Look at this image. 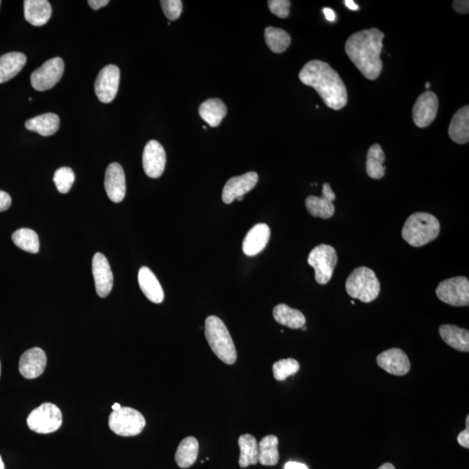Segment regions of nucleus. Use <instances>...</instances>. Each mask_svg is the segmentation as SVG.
Segmentation results:
<instances>
[{
  "instance_id": "obj_1",
  "label": "nucleus",
  "mask_w": 469,
  "mask_h": 469,
  "mask_svg": "<svg viewBox=\"0 0 469 469\" xmlns=\"http://www.w3.org/2000/svg\"><path fill=\"white\" fill-rule=\"evenodd\" d=\"M299 79L314 88L329 108L339 111L348 103V91L338 73L328 63L311 60L299 72Z\"/></svg>"
},
{
  "instance_id": "obj_2",
  "label": "nucleus",
  "mask_w": 469,
  "mask_h": 469,
  "mask_svg": "<svg viewBox=\"0 0 469 469\" xmlns=\"http://www.w3.org/2000/svg\"><path fill=\"white\" fill-rule=\"evenodd\" d=\"M384 33L378 28L360 30L348 38L346 55L365 78L375 80L383 71L380 55L383 48Z\"/></svg>"
},
{
  "instance_id": "obj_3",
  "label": "nucleus",
  "mask_w": 469,
  "mask_h": 469,
  "mask_svg": "<svg viewBox=\"0 0 469 469\" xmlns=\"http://www.w3.org/2000/svg\"><path fill=\"white\" fill-rule=\"evenodd\" d=\"M440 229V222L433 215L415 213L407 219L402 227V237L413 247L420 248L436 239Z\"/></svg>"
},
{
  "instance_id": "obj_4",
  "label": "nucleus",
  "mask_w": 469,
  "mask_h": 469,
  "mask_svg": "<svg viewBox=\"0 0 469 469\" xmlns=\"http://www.w3.org/2000/svg\"><path fill=\"white\" fill-rule=\"evenodd\" d=\"M205 337L215 355L225 363H236L237 354L228 329L220 318L210 316L205 320Z\"/></svg>"
},
{
  "instance_id": "obj_5",
  "label": "nucleus",
  "mask_w": 469,
  "mask_h": 469,
  "mask_svg": "<svg viewBox=\"0 0 469 469\" xmlns=\"http://www.w3.org/2000/svg\"><path fill=\"white\" fill-rule=\"evenodd\" d=\"M346 291L349 297L368 303L378 298L380 284L371 269L359 267L355 269L346 281Z\"/></svg>"
},
{
  "instance_id": "obj_6",
  "label": "nucleus",
  "mask_w": 469,
  "mask_h": 469,
  "mask_svg": "<svg viewBox=\"0 0 469 469\" xmlns=\"http://www.w3.org/2000/svg\"><path fill=\"white\" fill-rule=\"evenodd\" d=\"M146 425L144 415L132 407H123L110 414L109 426L120 436H135L143 431Z\"/></svg>"
},
{
  "instance_id": "obj_7",
  "label": "nucleus",
  "mask_w": 469,
  "mask_h": 469,
  "mask_svg": "<svg viewBox=\"0 0 469 469\" xmlns=\"http://www.w3.org/2000/svg\"><path fill=\"white\" fill-rule=\"evenodd\" d=\"M337 261V254L332 246L320 244L310 252L307 264L314 269L318 284L324 286L332 280Z\"/></svg>"
},
{
  "instance_id": "obj_8",
  "label": "nucleus",
  "mask_w": 469,
  "mask_h": 469,
  "mask_svg": "<svg viewBox=\"0 0 469 469\" xmlns=\"http://www.w3.org/2000/svg\"><path fill=\"white\" fill-rule=\"evenodd\" d=\"M62 413L55 405L45 402L30 413L28 425L30 430L38 434L57 431L62 425Z\"/></svg>"
},
{
  "instance_id": "obj_9",
  "label": "nucleus",
  "mask_w": 469,
  "mask_h": 469,
  "mask_svg": "<svg viewBox=\"0 0 469 469\" xmlns=\"http://www.w3.org/2000/svg\"><path fill=\"white\" fill-rule=\"evenodd\" d=\"M436 293L441 302L455 307L469 305V281L465 276H456L442 281Z\"/></svg>"
},
{
  "instance_id": "obj_10",
  "label": "nucleus",
  "mask_w": 469,
  "mask_h": 469,
  "mask_svg": "<svg viewBox=\"0 0 469 469\" xmlns=\"http://www.w3.org/2000/svg\"><path fill=\"white\" fill-rule=\"evenodd\" d=\"M64 63L61 57H53L30 75V84L34 89L45 91L55 87L62 79Z\"/></svg>"
},
{
  "instance_id": "obj_11",
  "label": "nucleus",
  "mask_w": 469,
  "mask_h": 469,
  "mask_svg": "<svg viewBox=\"0 0 469 469\" xmlns=\"http://www.w3.org/2000/svg\"><path fill=\"white\" fill-rule=\"evenodd\" d=\"M119 82H120V70L116 65L109 64L99 72L95 82V92L99 101L105 103L113 102L116 98Z\"/></svg>"
},
{
  "instance_id": "obj_12",
  "label": "nucleus",
  "mask_w": 469,
  "mask_h": 469,
  "mask_svg": "<svg viewBox=\"0 0 469 469\" xmlns=\"http://www.w3.org/2000/svg\"><path fill=\"white\" fill-rule=\"evenodd\" d=\"M439 101L436 94L426 91L419 96L415 101L412 114L414 125L419 128H426L436 118Z\"/></svg>"
},
{
  "instance_id": "obj_13",
  "label": "nucleus",
  "mask_w": 469,
  "mask_h": 469,
  "mask_svg": "<svg viewBox=\"0 0 469 469\" xmlns=\"http://www.w3.org/2000/svg\"><path fill=\"white\" fill-rule=\"evenodd\" d=\"M165 164H166V154L164 149L156 140L149 141L146 144L143 153V167L145 174L152 179H159L162 176Z\"/></svg>"
},
{
  "instance_id": "obj_14",
  "label": "nucleus",
  "mask_w": 469,
  "mask_h": 469,
  "mask_svg": "<svg viewBox=\"0 0 469 469\" xmlns=\"http://www.w3.org/2000/svg\"><path fill=\"white\" fill-rule=\"evenodd\" d=\"M92 274L98 295L107 297L113 290L114 279L108 260L102 253H96L92 259Z\"/></svg>"
},
{
  "instance_id": "obj_15",
  "label": "nucleus",
  "mask_w": 469,
  "mask_h": 469,
  "mask_svg": "<svg viewBox=\"0 0 469 469\" xmlns=\"http://www.w3.org/2000/svg\"><path fill=\"white\" fill-rule=\"evenodd\" d=\"M259 182L257 173L251 171L228 180L222 190V199L226 205H230L238 198L244 197L251 191Z\"/></svg>"
},
{
  "instance_id": "obj_16",
  "label": "nucleus",
  "mask_w": 469,
  "mask_h": 469,
  "mask_svg": "<svg viewBox=\"0 0 469 469\" xmlns=\"http://www.w3.org/2000/svg\"><path fill=\"white\" fill-rule=\"evenodd\" d=\"M380 368L388 374L403 376L409 372L410 361L401 349L393 348L383 351L376 357Z\"/></svg>"
},
{
  "instance_id": "obj_17",
  "label": "nucleus",
  "mask_w": 469,
  "mask_h": 469,
  "mask_svg": "<svg viewBox=\"0 0 469 469\" xmlns=\"http://www.w3.org/2000/svg\"><path fill=\"white\" fill-rule=\"evenodd\" d=\"M334 199H336V194L329 183H325L322 186V197L309 196L305 200V205L311 216L329 219L334 216V210H336L333 203Z\"/></svg>"
},
{
  "instance_id": "obj_18",
  "label": "nucleus",
  "mask_w": 469,
  "mask_h": 469,
  "mask_svg": "<svg viewBox=\"0 0 469 469\" xmlns=\"http://www.w3.org/2000/svg\"><path fill=\"white\" fill-rule=\"evenodd\" d=\"M47 358L43 349L33 348L26 351L19 360V372L26 379H35L43 374Z\"/></svg>"
},
{
  "instance_id": "obj_19",
  "label": "nucleus",
  "mask_w": 469,
  "mask_h": 469,
  "mask_svg": "<svg viewBox=\"0 0 469 469\" xmlns=\"http://www.w3.org/2000/svg\"><path fill=\"white\" fill-rule=\"evenodd\" d=\"M105 187L111 201L120 203L124 200L126 194L125 174L120 164L113 163L107 167Z\"/></svg>"
},
{
  "instance_id": "obj_20",
  "label": "nucleus",
  "mask_w": 469,
  "mask_h": 469,
  "mask_svg": "<svg viewBox=\"0 0 469 469\" xmlns=\"http://www.w3.org/2000/svg\"><path fill=\"white\" fill-rule=\"evenodd\" d=\"M271 237V229L266 224H257L246 234L243 242V252L246 256H253L262 252Z\"/></svg>"
},
{
  "instance_id": "obj_21",
  "label": "nucleus",
  "mask_w": 469,
  "mask_h": 469,
  "mask_svg": "<svg viewBox=\"0 0 469 469\" xmlns=\"http://www.w3.org/2000/svg\"><path fill=\"white\" fill-rule=\"evenodd\" d=\"M138 284L142 292L149 301L161 303L164 301V293L157 276L148 267H142L138 271Z\"/></svg>"
},
{
  "instance_id": "obj_22",
  "label": "nucleus",
  "mask_w": 469,
  "mask_h": 469,
  "mask_svg": "<svg viewBox=\"0 0 469 469\" xmlns=\"http://www.w3.org/2000/svg\"><path fill=\"white\" fill-rule=\"evenodd\" d=\"M24 13L26 21L34 26H42L52 16L51 4L47 0H26Z\"/></svg>"
},
{
  "instance_id": "obj_23",
  "label": "nucleus",
  "mask_w": 469,
  "mask_h": 469,
  "mask_svg": "<svg viewBox=\"0 0 469 469\" xmlns=\"http://www.w3.org/2000/svg\"><path fill=\"white\" fill-rule=\"evenodd\" d=\"M448 135L456 144L466 145L469 141V106L456 111L448 127Z\"/></svg>"
},
{
  "instance_id": "obj_24",
  "label": "nucleus",
  "mask_w": 469,
  "mask_h": 469,
  "mask_svg": "<svg viewBox=\"0 0 469 469\" xmlns=\"http://www.w3.org/2000/svg\"><path fill=\"white\" fill-rule=\"evenodd\" d=\"M442 340L453 349L460 352L469 351V332L458 326L443 324L439 329Z\"/></svg>"
},
{
  "instance_id": "obj_25",
  "label": "nucleus",
  "mask_w": 469,
  "mask_h": 469,
  "mask_svg": "<svg viewBox=\"0 0 469 469\" xmlns=\"http://www.w3.org/2000/svg\"><path fill=\"white\" fill-rule=\"evenodd\" d=\"M26 56L21 52H9L0 57V84L9 81L22 71Z\"/></svg>"
},
{
  "instance_id": "obj_26",
  "label": "nucleus",
  "mask_w": 469,
  "mask_h": 469,
  "mask_svg": "<svg viewBox=\"0 0 469 469\" xmlns=\"http://www.w3.org/2000/svg\"><path fill=\"white\" fill-rule=\"evenodd\" d=\"M60 119L55 113L40 115L26 122V128L41 136L49 137L59 130Z\"/></svg>"
},
{
  "instance_id": "obj_27",
  "label": "nucleus",
  "mask_w": 469,
  "mask_h": 469,
  "mask_svg": "<svg viewBox=\"0 0 469 469\" xmlns=\"http://www.w3.org/2000/svg\"><path fill=\"white\" fill-rule=\"evenodd\" d=\"M199 114L210 127H217L226 116L225 103L219 98H210L199 107Z\"/></svg>"
},
{
  "instance_id": "obj_28",
  "label": "nucleus",
  "mask_w": 469,
  "mask_h": 469,
  "mask_svg": "<svg viewBox=\"0 0 469 469\" xmlns=\"http://www.w3.org/2000/svg\"><path fill=\"white\" fill-rule=\"evenodd\" d=\"M273 317L278 324L289 327L290 329H301L306 324V318L301 311L292 309L283 303L274 307Z\"/></svg>"
},
{
  "instance_id": "obj_29",
  "label": "nucleus",
  "mask_w": 469,
  "mask_h": 469,
  "mask_svg": "<svg viewBox=\"0 0 469 469\" xmlns=\"http://www.w3.org/2000/svg\"><path fill=\"white\" fill-rule=\"evenodd\" d=\"M198 441L193 436L184 438L176 449L175 460L180 468H188L196 463L198 456Z\"/></svg>"
},
{
  "instance_id": "obj_30",
  "label": "nucleus",
  "mask_w": 469,
  "mask_h": 469,
  "mask_svg": "<svg viewBox=\"0 0 469 469\" xmlns=\"http://www.w3.org/2000/svg\"><path fill=\"white\" fill-rule=\"evenodd\" d=\"M240 448L239 466L245 468L259 463V443L252 434H243L238 439Z\"/></svg>"
},
{
  "instance_id": "obj_31",
  "label": "nucleus",
  "mask_w": 469,
  "mask_h": 469,
  "mask_svg": "<svg viewBox=\"0 0 469 469\" xmlns=\"http://www.w3.org/2000/svg\"><path fill=\"white\" fill-rule=\"evenodd\" d=\"M385 161V153L382 146L375 144L368 149L366 161L367 174L372 179H382L385 175L386 167L383 163Z\"/></svg>"
},
{
  "instance_id": "obj_32",
  "label": "nucleus",
  "mask_w": 469,
  "mask_h": 469,
  "mask_svg": "<svg viewBox=\"0 0 469 469\" xmlns=\"http://www.w3.org/2000/svg\"><path fill=\"white\" fill-rule=\"evenodd\" d=\"M278 460V438L273 434L264 437L259 443V463L263 466H276Z\"/></svg>"
},
{
  "instance_id": "obj_33",
  "label": "nucleus",
  "mask_w": 469,
  "mask_h": 469,
  "mask_svg": "<svg viewBox=\"0 0 469 469\" xmlns=\"http://www.w3.org/2000/svg\"><path fill=\"white\" fill-rule=\"evenodd\" d=\"M264 38L269 49L274 53L286 52L291 43V37L286 30L273 26L265 29Z\"/></svg>"
},
{
  "instance_id": "obj_34",
  "label": "nucleus",
  "mask_w": 469,
  "mask_h": 469,
  "mask_svg": "<svg viewBox=\"0 0 469 469\" xmlns=\"http://www.w3.org/2000/svg\"><path fill=\"white\" fill-rule=\"evenodd\" d=\"M11 238L15 245L23 251L33 254L40 252V238L33 230L19 229L13 234Z\"/></svg>"
},
{
  "instance_id": "obj_35",
  "label": "nucleus",
  "mask_w": 469,
  "mask_h": 469,
  "mask_svg": "<svg viewBox=\"0 0 469 469\" xmlns=\"http://www.w3.org/2000/svg\"><path fill=\"white\" fill-rule=\"evenodd\" d=\"M272 370L275 379L282 382L289 376L297 374L300 370V364L293 358L282 359L273 365Z\"/></svg>"
},
{
  "instance_id": "obj_36",
  "label": "nucleus",
  "mask_w": 469,
  "mask_h": 469,
  "mask_svg": "<svg viewBox=\"0 0 469 469\" xmlns=\"http://www.w3.org/2000/svg\"><path fill=\"white\" fill-rule=\"evenodd\" d=\"M55 186L57 191L62 194H67L72 189V184L75 181L74 172L69 167L60 168L55 174Z\"/></svg>"
},
{
  "instance_id": "obj_37",
  "label": "nucleus",
  "mask_w": 469,
  "mask_h": 469,
  "mask_svg": "<svg viewBox=\"0 0 469 469\" xmlns=\"http://www.w3.org/2000/svg\"><path fill=\"white\" fill-rule=\"evenodd\" d=\"M163 11L171 21H176L183 11V2L181 0H162L161 1Z\"/></svg>"
},
{
  "instance_id": "obj_38",
  "label": "nucleus",
  "mask_w": 469,
  "mask_h": 469,
  "mask_svg": "<svg viewBox=\"0 0 469 469\" xmlns=\"http://www.w3.org/2000/svg\"><path fill=\"white\" fill-rule=\"evenodd\" d=\"M268 6L271 13L280 18L290 16L291 6L290 0H270L268 1Z\"/></svg>"
},
{
  "instance_id": "obj_39",
  "label": "nucleus",
  "mask_w": 469,
  "mask_h": 469,
  "mask_svg": "<svg viewBox=\"0 0 469 469\" xmlns=\"http://www.w3.org/2000/svg\"><path fill=\"white\" fill-rule=\"evenodd\" d=\"M457 441L459 442L461 447L469 448V415L466 418V429L458 434Z\"/></svg>"
},
{
  "instance_id": "obj_40",
  "label": "nucleus",
  "mask_w": 469,
  "mask_h": 469,
  "mask_svg": "<svg viewBox=\"0 0 469 469\" xmlns=\"http://www.w3.org/2000/svg\"><path fill=\"white\" fill-rule=\"evenodd\" d=\"M453 9L457 13L468 14L469 13L468 0H455L453 2Z\"/></svg>"
},
{
  "instance_id": "obj_41",
  "label": "nucleus",
  "mask_w": 469,
  "mask_h": 469,
  "mask_svg": "<svg viewBox=\"0 0 469 469\" xmlns=\"http://www.w3.org/2000/svg\"><path fill=\"white\" fill-rule=\"evenodd\" d=\"M11 205V198L6 191H0V213L9 209Z\"/></svg>"
},
{
  "instance_id": "obj_42",
  "label": "nucleus",
  "mask_w": 469,
  "mask_h": 469,
  "mask_svg": "<svg viewBox=\"0 0 469 469\" xmlns=\"http://www.w3.org/2000/svg\"><path fill=\"white\" fill-rule=\"evenodd\" d=\"M109 3V0H89V1H88L91 9L94 10L102 9V7L108 5Z\"/></svg>"
},
{
  "instance_id": "obj_43",
  "label": "nucleus",
  "mask_w": 469,
  "mask_h": 469,
  "mask_svg": "<svg viewBox=\"0 0 469 469\" xmlns=\"http://www.w3.org/2000/svg\"><path fill=\"white\" fill-rule=\"evenodd\" d=\"M284 469H309L306 465L299 463H295V461H289L284 466Z\"/></svg>"
},
{
  "instance_id": "obj_44",
  "label": "nucleus",
  "mask_w": 469,
  "mask_h": 469,
  "mask_svg": "<svg viewBox=\"0 0 469 469\" xmlns=\"http://www.w3.org/2000/svg\"><path fill=\"white\" fill-rule=\"evenodd\" d=\"M324 13L325 14L327 21H329L330 22H334V21H336V13H334V11L332 9H324Z\"/></svg>"
},
{
  "instance_id": "obj_45",
  "label": "nucleus",
  "mask_w": 469,
  "mask_h": 469,
  "mask_svg": "<svg viewBox=\"0 0 469 469\" xmlns=\"http://www.w3.org/2000/svg\"><path fill=\"white\" fill-rule=\"evenodd\" d=\"M344 3L346 6H347L349 10L351 11L359 10V6H357L356 4L353 1V0H345Z\"/></svg>"
},
{
  "instance_id": "obj_46",
  "label": "nucleus",
  "mask_w": 469,
  "mask_h": 469,
  "mask_svg": "<svg viewBox=\"0 0 469 469\" xmlns=\"http://www.w3.org/2000/svg\"><path fill=\"white\" fill-rule=\"evenodd\" d=\"M378 469H395L393 464L391 463H384Z\"/></svg>"
},
{
  "instance_id": "obj_47",
  "label": "nucleus",
  "mask_w": 469,
  "mask_h": 469,
  "mask_svg": "<svg viewBox=\"0 0 469 469\" xmlns=\"http://www.w3.org/2000/svg\"><path fill=\"white\" fill-rule=\"evenodd\" d=\"M121 407H122L121 405H119V403H118V402L115 403V405H113V411H117L118 409H120Z\"/></svg>"
},
{
  "instance_id": "obj_48",
  "label": "nucleus",
  "mask_w": 469,
  "mask_h": 469,
  "mask_svg": "<svg viewBox=\"0 0 469 469\" xmlns=\"http://www.w3.org/2000/svg\"><path fill=\"white\" fill-rule=\"evenodd\" d=\"M0 469H5V464H4L1 456H0Z\"/></svg>"
},
{
  "instance_id": "obj_49",
  "label": "nucleus",
  "mask_w": 469,
  "mask_h": 469,
  "mask_svg": "<svg viewBox=\"0 0 469 469\" xmlns=\"http://www.w3.org/2000/svg\"><path fill=\"white\" fill-rule=\"evenodd\" d=\"M430 86H431V84H430V83L428 82V83H426V86H425V87L426 88V89H429V88L430 87Z\"/></svg>"
},
{
  "instance_id": "obj_50",
  "label": "nucleus",
  "mask_w": 469,
  "mask_h": 469,
  "mask_svg": "<svg viewBox=\"0 0 469 469\" xmlns=\"http://www.w3.org/2000/svg\"><path fill=\"white\" fill-rule=\"evenodd\" d=\"M237 200H238V201H239V202H240V201H243V200H244V197L238 198Z\"/></svg>"
},
{
  "instance_id": "obj_51",
  "label": "nucleus",
  "mask_w": 469,
  "mask_h": 469,
  "mask_svg": "<svg viewBox=\"0 0 469 469\" xmlns=\"http://www.w3.org/2000/svg\"><path fill=\"white\" fill-rule=\"evenodd\" d=\"M301 329H302L303 330H306V329H307V328H306V327H305V326H303V327H302V328H301Z\"/></svg>"
},
{
  "instance_id": "obj_52",
  "label": "nucleus",
  "mask_w": 469,
  "mask_h": 469,
  "mask_svg": "<svg viewBox=\"0 0 469 469\" xmlns=\"http://www.w3.org/2000/svg\"><path fill=\"white\" fill-rule=\"evenodd\" d=\"M0 375H1V363H0Z\"/></svg>"
},
{
  "instance_id": "obj_53",
  "label": "nucleus",
  "mask_w": 469,
  "mask_h": 469,
  "mask_svg": "<svg viewBox=\"0 0 469 469\" xmlns=\"http://www.w3.org/2000/svg\"><path fill=\"white\" fill-rule=\"evenodd\" d=\"M0 4H1V2H0Z\"/></svg>"
}]
</instances>
